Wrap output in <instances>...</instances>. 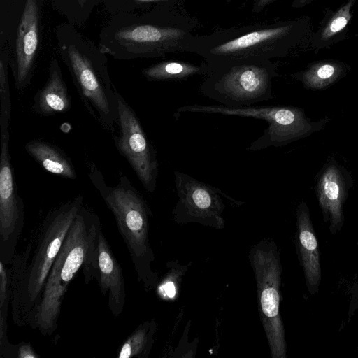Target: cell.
I'll use <instances>...</instances> for the list:
<instances>
[{"label":"cell","mask_w":358,"mask_h":358,"mask_svg":"<svg viewBox=\"0 0 358 358\" xmlns=\"http://www.w3.org/2000/svg\"><path fill=\"white\" fill-rule=\"evenodd\" d=\"M352 3V1L350 0L335 14L324 29L322 34V39H328L345 28L352 17L350 14Z\"/></svg>","instance_id":"27"},{"label":"cell","mask_w":358,"mask_h":358,"mask_svg":"<svg viewBox=\"0 0 358 358\" xmlns=\"http://www.w3.org/2000/svg\"><path fill=\"white\" fill-rule=\"evenodd\" d=\"M257 286L259 314L272 358L287 357L285 328L280 315L282 265L274 241L266 238L249 252Z\"/></svg>","instance_id":"9"},{"label":"cell","mask_w":358,"mask_h":358,"mask_svg":"<svg viewBox=\"0 0 358 358\" xmlns=\"http://www.w3.org/2000/svg\"><path fill=\"white\" fill-rule=\"evenodd\" d=\"M0 261L10 264L24 226V207L17 192L9 151V131L0 133Z\"/></svg>","instance_id":"13"},{"label":"cell","mask_w":358,"mask_h":358,"mask_svg":"<svg viewBox=\"0 0 358 358\" xmlns=\"http://www.w3.org/2000/svg\"><path fill=\"white\" fill-rule=\"evenodd\" d=\"M71 107V98L64 82L59 63L52 59L45 85L33 98V110L43 117L63 114Z\"/></svg>","instance_id":"17"},{"label":"cell","mask_w":358,"mask_h":358,"mask_svg":"<svg viewBox=\"0 0 358 358\" xmlns=\"http://www.w3.org/2000/svg\"><path fill=\"white\" fill-rule=\"evenodd\" d=\"M292 30L287 23H257L198 36L195 54L210 69L232 64L268 60L281 55Z\"/></svg>","instance_id":"5"},{"label":"cell","mask_w":358,"mask_h":358,"mask_svg":"<svg viewBox=\"0 0 358 358\" xmlns=\"http://www.w3.org/2000/svg\"><path fill=\"white\" fill-rule=\"evenodd\" d=\"M83 205V197L78 195L49 211L45 217L24 278L22 318L26 325L27 315L39 303L51 267L71 225Z\"/></svg>","instance_id":"10"},{"label":"cell","mask_w":358,"mask_h":358,"mask_svg":"<svg viewBox=\"0 0 358 358\" xmlns=\"http://www.w3.org/2000/svg\"><path fill=\"white\" fill-rule=\"evenodd\" d=\"M155 320L139 324L124 341L118 352L119 358H148L157 331Z\"/></svg>","instance_id":"21"},{"label":"cell","mask_w":358,"mask_h":358,"mask_svg":"<svg viewBox=\"0 0 358 358\" xmlns=\"http://www.w3.org/2000/svg\"><path fill=\"white\" fill-rule=\"evenodd\" d=\"M104 0H50L52 9L74 26L83 27Z\"/></svg>","instance_id":"23"},{"label":"cell","mask_w":358,"mask_h":358,"mask_svg":"<svg viewBox=\"0 0 358 358\" xmlns=\"http://www.w3.org/2000/svg\"><path fill=\"white\" fill-rule=\"evenodd\" d=\"M102 230L98 215L84 205L71 225L51 267L38 306L27 315V324L43 336L57 328L64 296L80 269L89 284L97 279V248Z\"/></svg>","instance_id":"2"},{"label":"cell","mask_w":358,"mask_h":358,"mask_svg":"<svg viewBox=\"0 0 358 358\" xmlns=\"http://www.w3.org/2000/svg\"><path fill=\"white\" fill-rule=\"evenodd\" d=\"M32 249L33 242L31 241L23 251L15 254L10 267L12 318L15 324L18 327L26 325L22 318V300L24 278Z\"/></svg>","instance_id":"20"},{"label":"cell","mask_w":358,"mask_h":358,"mask_svg":"<svg viewBox=\"0 0 358 358\" xmlns=\"http://www.w3.org/2000/svg\"><path fill=\"white\" fill-rule=\"evenodd\" d=\"M211 69L206 62L195 64L184 61L164 60L141 70L143 77L149 81L185 80L196 76H206Z\"/></svg>","instance_id":"19"},{"label":"cell","mask_w":358,"mask_h":358,"mask_svg":"<svg viewBox=\"0 0 358 358\" xmlns=\"http://www.w3.org/2000/svg\"><path fill=\"white\" fill-rule=\"evenodd\" d=\"M58 52L89 113L109 132L117 118L116 88L112 83L106 55L98 44L66 22L55 29Z\"/></svg>","instance_id":"3"},{"label":"cell","mask_w":358,"mask_h":358,"mask_svg":"<svg viewBox=\"0 0 358 358\" xmlns=\"http://www.w3.org/2000/svg\"><path fill=\"white\" fill-rule=\"evenodd\" d=\"M183 113L238 116L264 120L268 127L247 148L254 152L268 147H281L322 130L330 120L327 117L317 121L308 118L303 108L289 106H247L228 107L221 104H193L178 108L173 115Z\"/></svg>","instance_id":"7"},{"label":"cell","mask_w":358,"mask_h":358,"mask_svg":"<svg viewBox=\"0 0 358 358\" xmlns=\"http://www.w3.org/2000/svg\"><path fill=\"white\" fill-rule=\"evenodd\" d=\"M39 355L28 343L21 342L16 345L17 358H38Z\"/></svg>","instance_id":"29"},{"label":"cell","mask_w":358,"mask_h":358,"mask_svg":"<svg viewBox=\"0 0 358 358\" xmlns=\"http://www.w3.org/2000/svg\"><path fill=\"white\" fill-rule=\"evenodd\" d=\"M170 268L158 287L159 295L166 300L174 299L177 296L178 285L182 276L187 270L188 266H180L177 262H169Z\"/></svg>","instance_id":"26"},{"label":"cell","mask_w":358,"mask_h":358,"mask_svg":"<svg viewBox=\"0 0 358 358\" xmlns=\"http://www.w3.org/2000/svg\"><path fill=\"white\" fill-rule=\"evenodd\" d=\"M9 50L0 48V133L8 131L11 117V96L8 83Z\"/></svg>","instance_id":"25"},{"label":"cell","mask_w":358,"mask_h":358,"mask_svg":"<svg viewBox=\"0 0 358 358\" xmlns=\"http://www.w3.org/2000/svg\"><path fill=\"white\" fill-rule=\"evenodd\" d=\"M227 1H232V0H227Z\"/></svg>","instance_id":"32"},{"label":"cell","mask_w":358,"mask_h":358,"mask_svg":"<svg viewBox=\"0 0 358 358\" xmlns=\"http://www.w3.org/2000/svg\"><path fill=\"white\" fill-rule=\"evenodd\" d=\"M295 242L308 291L314 295L318 292L321 282L320 256L309 209L304 201L300 202L296 208Z\"/></svg>","instance_id":"15"},{"label":"cell","mask_w":358,"mask_h":358,"mask_svg":"<svg viewBox=\"0 0 358 358\" xmlns=\"http://www.w3.org/2000/svg\"><path fill=\"white\" fill-rule=\"evenodd\" d=\"M183 0H117L104 7L108 13H138L152 10H176Z\"/></svg>","instance_id":"24"},{"label":"cell","mask_w":358,"mask_h":358,"mask_svg":"<svg viewBox=\"0 0 358 358\" xmlns=\"http://www.w3.org/2000/svg\"><path fill=\"white\" fill-rule=\"evenodd\" d=\"M45 0H0V48L9 50L15 89L30 84L39 52Z\"/></svg>","instance_id":"6"},{"label":"cell","mask_w":358,"mask_h":358,"mask_svg":"<svg viewBox=\"0 0 358 358\" xmlns=\"http://www.w3.org/2000/svg\"><path fill=\"white\" fill-rule=\"evenodd\" d=\"M195 23L176 10L117 13L103 24L98 45L118 60L155 58L169 53H195Z\"/></svg>","instance_id":"1"},{"label":"cell","mask_w":358,"mask_h":358,"mask_svg":"<svg viewBox=\"0 0 358 358\" xmlns=\"http://www.w3.org/2000/svg\"><path fill=\"white\" fill-rule=\"evenodd\" d=\"M344 73L343 67L336 62H318L296 76L306 89L322 90L337 82Z\"/></svg>","instance_id":"22"},{"label":"cell","mask_w":358,"mask_h":358,"mask_svg":"<svg viewBox=\"0 0 358 358\" xmlns=\"http://www.w3.org/2000/svg\"><path fill=\"white\" fill-rule=\"evenodd\" d=\"M178 196L173 211L178 224L199 223L217 229L224 227L222 213L225 206L218 188L180 172H173Z\"/></svg>","instance_id":"12"},{"label":"cell","mask_w":358,"mask_h":358,"mask_svg":"<svg viewBox=\"0 0 358 358\" xmlns=\"http://www.w3.org/2000/svg\"><path fill=\"white\" fill-rule=\"evenodd\" d=\"M88 169L90 180L114 215L138 281L146 292L151 291L157 285L158 274L151 266L155 255L149 238L152 215L149 206L126 176L121 175L118 184L111 187L94 164H90Z\"/></svg>","instance_id":"4"},{"label":"cell","mask_w":358,"mask_h":358,"mask_svg":"<svg viewBox=\"0 0 358 358\" xmlns=\"http://www.w3.org/2000/svg\"><path fill=\"white\" fill-rule=\"evenodd\" d=\"M8 308L0 309V357H16V345L10 343L8 338Z\"/></svg>","instance_id":"28"},{"label":"cell","mask_w":358,"mask_h":358,"mask_svg":"<svg viewBox=\"0 0 358 358\" xmlns=\"http://www.w3.org/2000/svg\"><path fill=\"white\" fill-rule=\"evenodd\" d=\"M24 149L48 172L70 180L76 178L72 162L57 145L40 139H34L26 143Z\"/></svg>","instance_id":"18"},{"label":"cell","mask_w":358,"mask_h":358,"mask_svg":"<svg viewBox=\"0 0 358 358\" xmlns=\"http://www.w3.org/2000/svg\"><path fill=\"white\" fill-rule=\"evenodd\" d=\"M353 186L351 173L334 157L328 158L316 176L315 191L325 223L333 234L343 227V205Z\"/></svg>","instance_id":"14"},{"label":"cell","mask_w":358,"mask_h":358,"mask_svg":"<svg viewBox=\"0 0 358 358\" xmlns=\"http://www.w3.org/2000/svg\"><path fill=\"white\" fill-rule=\"evenodd\" d=\"M98 282L101 292L108 297V306L117 317L123 311L126 291L122 269L101 231L97 248Z\"/></svg>","instance_id":"16"},{"label":"cell","mask_w":358,"mask_h":358,"mask_svg":"<svg viewBox=\"0 0 358 358\" xmlns=\"http://www.w3.org/2000/svg\"><path fill=\"white\" fill-rule=\"evenodd\" d=\"M117 0H104L103 5L104 7L107 6L108 5L110 4L111 3Z\"/></svg>","instance_id":"31"},{"label":"cell","mask_w":358,"mask_h":358,"mask_svg":"<svg viewBox=\"0 0 358 358\" xmlns=\"http://www.w3.org/2000/svg\"><path fill=\"white\" fill-rule=\"evenodd\" d=\"M278 64L271 59L232 64L211 69L199 87L205 96L228 107L252 106L273 99Z\"/></svg>","instance_id":"8"},{"label":"cell","mask_w":358,"mask_h":358,"mask_svg":"<svg viewBox=\"0 0 358 358\" xmlns=\"http://www.w3.org/2000/svg\"><path fill=\"white\" fill-rule=\"evenodd\" d=\"M118 128L114 143L128 162L143 187L153 193L157 187L159 162L157 152L149 141L141 122L131 106L116 90Z\"/></svg>","instance_id":"11"},{"label":"cell","mask_w":358,"mask_h":358,"mask_svg":"<svg viewBox=\"0 0 358 358\" xmlns=\"http://www.w3.org/2000/svg\"><path fill=\"white\" fill-rule=\"evenodd\" d=\"M275 0H252L253 12H260Z\"/></svg>","instance_id":"30"}]
</instances>
